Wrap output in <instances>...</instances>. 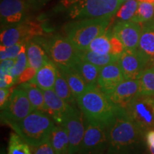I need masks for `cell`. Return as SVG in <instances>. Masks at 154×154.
<instances>
[{"mask_svg": "<svg viewBox=\"0 0 154 154\" xmlns=\"http://www.w3.org/2000/svg\"><path fill=\"white\" fill-rule=\"evenodd\" d=\"M139 1L138 0H128L123 4L121 8L119 9L116 16L117 21H131L134 17L137 11Z\"/></svg>", "mask_w": 154, "mask_h": 154, "instance_id": "31", "label": "cell"}, {"mask_svg": "<svg viewBox=\"0 0 154 154\" xmlns=\"http://www.w3.org/2000/svg\"><path fill=\"white\" fill-rule=\"evenodd\" d=\"M14 88H3L0 89V107L3 108L8 101Z\"/></svg>", "mask_w": 154, "mask_h": 154, "instance_id": "38", "label": "cell"}, {"mask_svg": "<svg viewBox=\"0 0 154 154\" xmlns=\"http://www.w3.org/2000/svg\"><path fill=\"white\" fill-rule=\"evenodd\" d=\"M123 4L122 0H61L57 8L73 20L112 18Z\"/></svg>", "mask_w": 154, "mask_h": 154, "instance_id": "2", "label": "cell"}, {"mask_svg": "<svg viewBox=\"0 0 154 154\" xmlns=\"http://www.w3.org/2000/svg\"><path fill=\"white\" fill-rule=\"evenodd\" d=\"M8 154H32L30 146L17 134H11L9 137Z\"/></svg>", "mask_w": 154, "mask_h": 154, "instance_id": "30", "label": "cell"}, {"mask_svg": "<svg viewBox=\"0 0 154 154\" xmlns=\"http://www.w3.org/2000/svg\"><path fill=\"white\" fill-rule=\"evenodd\" d=\"M51 0H27L29 5L35 9H38L45 6Z\"/></svg>", "mask_w": 154, "mask_h": 154, "instance_id": "40", "label": "cell"}, {"mask_svg": "<svg viewBox=\"0 0 154 154\" xmlns=\"http://www.w3.org/2000/svg\"><path fill=\"white\" fill-rule=\"evenodd\" d=\"M109 146L107 128L101 125L86 121V130L80 154H101Z\"/></svg>", "mask_w": 154, "mask_h": 154, "instance_id": "11", "label": "cell"}, {"mask_svg": "<svg viewBox=\"0 0 154 154\" xmlns=\"http://www.w3.org/2000/svg\"><path fill=\"white\" fill-rule=\"evenodd\" d=\"M58 69L60 71L65 79L66 80L75 99H77L79 96L82 95L88 87L87 84L74 66L70 68Z\"/></svg>", "mask_w": 154, "mask_h": 154, "instance_id": "21", "label": "cell"}, {"mask_svg": "<svg viewBox=\"0 0 154 154\" xmlns=\"http://www.w3.org/2000/svg\"><path fill=\"white\" fill-rule=\"evenodd\" d=\"M142 26L132 21H117L113 26L112 33L121 40L126 50H136L139 44Z\"/></svg>", "mask_w": 154, "mask_h": 154, "instance_id": "14", "label": "cell"}, {"mask_svg": "<svg viewBox=\"0 0 154 154\" xmlns=\"http://www.w3.org/2000/svg\"><path fill=\"white\" fill-rule=\"evenodd\" d=\"M8 125L32 148L49 140L55 126L51 117L39 110H34L22 120Z\"/></svg>", "mask_w": 154, "mask_h": 154, "instance_id": "3", "label": "cell"}, {"mask_svg": "<svg viewBox=\"0 0 154 154\" xmlns=\"http://www.w3.org/2000/svg\"><path fill=\"white\" fill-rule=\"evenodd\" d=\"M50 140L56 154H69L68 134L62 126H55L50 136Z\"/></svg>", "mask_w": 154, "mask_h": 154, "instance_id": "23", "label": "cell"}, {"mask_svg": "<svg viewBox=\"0 0 154 154\" xmlns=\"http://www.w3.org/2000/svg\"><path fill=\"white\" fill-rule=\"evenodd\" d=\"M111 30L107 29L103 34L93 40L87 49L99 54H111Z\"/></svg>", "mask_w": 154, "mask_h": 154, "instance_id": "27", "label": "cell"}, {"mask_svg": "<svg viewBox=\"0 0 154 154\" xmlns=\"http://www.w3.org/2000/svg\"><path fill=\"white\" fill-rule=\"evenodd\" d=\"M146 138L148 146L154 148V129L148 131L146 134Z\"/></svg>", "mask_w": 154, "mask_h": 154, "instance_id": "41", "label": "cell"}, {"mask_svg": "<svg viewBox=\"0 0 154 154\" xmlns=\"http://www.w3.org/2000/svg\"><path fill=\"white\" fill-rule=\"evenodd\" d=\"M154 17V4L139 2L134 17L131 21L137 23H146L152 20Z\"/></svg>", "mask_w": 154, "mask_h": 154, "instance_id": "29", "label": "cell"}, {"mask_svg": "<svg viewBox=\"0 0 154 154\" xmlns=\"http://www.w3.org/2000/svg\"><path fill=\"white\" fill-rule=\"evenodd\" d=\"M141 131L126 109L118 107L114 119L107 128L109 148L117 151L132 145L137 141Z\"/></svg>", "mask_w": 154, "mask_h": 154, "instance_id": "5", "label": "cell"}, {"mask_svg": "<svg viewBox=\"0 0 154 154\" xmlns=\"http://www.w3.org/2000/svg\"><path fill=\"white\" fill-rule=\"evenodd\" d=\"M82 111L74 106L63 119L62 126L68 134L69 140V154H76L79 151L86 126L84 125Z\"/></svg>", "mask_w": 154, "mask_h": 154, "instance_id": "10", "label": "cell"}, {"mask_svg": "<svg viewBox=\"0 0 154 154\" xmlns=\"http://www.w3.org/2000/svg\"><path fill=\"white\" fill-rule=\"evenodd\" d=\"M0 87L3 88H10L15 83L14 78L10 74H7L3 76H1L0 79Z\"/></svg>", "mask_w": 154, "mask_h": 154, "instance_id": "39", "label": "cell"}, {"mask_svg": "<svg viewBox=\"0 0 154 154\" xmlns=\"http://www.w3.org/2000/svg\"><path fill=\"white\" fill-rule=\"evenodd\" d=\"M153 18H154V17H153ZM153 20H154V19H153Z\"/></svg>", "mask_w": 154, "mask_h": 154, "instance_id": "46", "label": "cell"}, {"mask_svg": "<svg viewBox=\"0 0 154 154\" xmlns=\"http://www.w3.org/2000/svg\"><path fill=\"white\" fill-rule=\"evenodd\" d=\"M125 109L142 131L154 129V96L140 94Z\"/></svg>", "mask_w": 154, "mask_h": 154, "instance_id": "8", "label": "cell"}, {"mask_svg": "<svg viewBox=\"0 0 154 154\" xmlns=\"http://www.w3.org/2000/svg\"><path fill=\"white\" fill-rule=\"evenodd\" d=\"M36 72H37V70L33 68V67L28 66L27 68L25 69L24 72L20 74V76L17 78L16 83L17 84H23V83L29 82L34 78V76H35L36 74Z\"/></svg>", "mask_w": 154, "mask_h": 154, "instance_id": "35", "label": "cell"}, {"mask_svg": "<svg viewBox=\"0 0 154 154\" xmlns=\"http://www.w3.org/2000/svg\"><path fill=\"white\" fill-rule=\"evenodd\" d=\"M19 87L22 88L26 94L34 110H39L46 113L47 108H46L44 92L41 88L30 82L21 84Z\"/></svg>", "mask_w": 154, "mask_h": 154, "instance_id": "22", "label": "cell"}, {"mask_svg": "<svg viewBox=\"0 0 154 154\" xmlns=\"http://www.w3.org/2000/svg\"><path fill=\"white\" fill-rule=\"evenodd\" d=\"M141 95L154 96V69L148 67L138 79Z\"/></svg>", "mask_w": 154, "mask_h": 154, "instance_id": "28", "label": "cell"}, {"mask_svg": "<svg viewBox=\"0 0 154 154\" xmlns=\"http://www.w3.org/2000/svg\"><path fill=\"white\" fill-rule=\"evenodd\" d=\"M127 1H128V0H122V2H127Z\"/></svg>", "mask_w": 154, "mask_h": 154, "instance_id": "45", "label": "cell"}, {"mask_svg": "<svg viewBox=\"0 0 154 154\" xmlns=\"http://www.w3.org/2000/svg\"><path fill=\"white\" fill-rule=\"evenodd\" d=\"M43 29L34 22L24 21L19 24L2 29L1 46L9 47L20 42H27L36 36H42Z\"/></svg>", "mask_w": 154, "mask_h": 154, "instance_id": "9", "label": "cell"}, {"mask_svg": "<svg viewBox=\"0 0 154 154\" xmlns=\"http://www.w3.org/2000/svg\"><path fill=\"white\" fill-rule=\"evenodd\" d=\"M57 72V66L50 60L37 70L34 78L29 82L35 84L42 91L54 89Z\"/></svg>", "mask_w": 154, "mask_h": 154, "instance_id": "18", "label": "cell"}, {"mask_svg": "<svg viewBox=\"0 0 154 154\" xmlns=\"http://www.w3.org/2000/svg\"><path fill=\"white\" fill-rule=\"evenodd\" d=\"M33 39L41 44L50 60L58 69L73 67L79 61V51L66 36L55 35L42 37L40 36Z\"/></svg>", "mask_w": 154, "mask_h": 154, "instance_id": "6", "label": "cell"}, {"mask_svg": "<svg viewBox=\"0 0 154 154\" xmlns=\"http://www.w3.org/2000/svg\"><path fill=\"white\" fill-rule=\"evenodd\" d=\"M149 151L150 154H154V148L149 147Z\"/></svg>", "mask_w": 154, "mask_h": 154, "instance_id": "44", "label": "cell"}, {"mask_svg": "<svg viewBox=\"0 0 154 154\" xmlns=\"http://www.w3.org/2000/svg\"><path fill=\"white\" fill-rule=\"evenodd\" d=\"M54 90L57 95L61 98L63 101H66L67 103L72 106H76V102H77L76 99H75L74 94H72V90L69 87L66 80L65 79V78L59 69H58L57 79H56Z\"/></svg>", "mask_w": 154, "mask_h": 154, "instance_id": "26", "label": "cell"}, {"mask_svg": "<svg viewBox=\"0 0 154 154\" xmlns=\"http://www.w3.org/2000/svg\"><path fill=\"white\" fill-rule=\"evenodd\" d=\"M124 79V74L118 60L101 67L96 85L103 93L109 96Z\"/></svg>", "mask_w": 154, "mask_h": 154, "instance_id": "15", "label": "cell"}, {"mask_svg": "<svg viewBox=\"0 0 154 154\" xmlns=\"http://www.w3.org/2000/svg\"><path fill=\"white\" fill-rule=\"evenodd\" d=\"M15 59H5L1 61V76L7 74H10L11 69L15 63Z\"/></svg>", "mask_w": 154, "mask_h": 154, "instance_id": "37", "label": "cell"}, {"mask_svg": "<svg viewBox=\"0 0 154 154\" xmlns=\"http://www.w3.org/2000/svg\"><path fill=\"white\" fill-rule=\"evenodd\" d=\"M26 42H20L11 47H6L1 46L0 48V59L1 61L5 59H15L18 57L19 53Z\"/></svg>", "mask_w": 154, "mask_h": 154, "instance_id": "33", "label": "cell"}, {"mask_svg": "<svg viewBox=\"0 0 154 154\" xmlns=\"http://www.w3.org/2000/svg\"><path fill=\"white\" fill-rule=\"evenodd\" d=\"M74 67L83 77L88 86L96 85L99 78L100 69L99 67L88 61L79 59V61L74 65Z\"/></svg>", "mask_w": 154, "mask_h": 154, "instance_id": "24", "label": "cell"}, {"mask_svg": "<svg viewBox=\"0 0 154 154\" xmlns=\"http://www.w3.org/2000/svg\"><path fill=\"white\" fill-rule=\"evenodd\" d=\"M111 54H113L117 57H120L124 51L126 50L124 45L119 38L115 36L111 32Z\"/></svg>", "mask_w": 154, "mask_h": 154, "instance_id": "34", "label": "cell"}, {"mask_svg": "<svg viewBox=\"0 0 154 154\" xmlns=\"http://www.w3.org/2000/svg\"><path fill=\"white\" fill-rule=\"evenodd\" d=\"M149 67H151V68H153L154 69V57L151 59V61H150Z\"/></svg>", "mask_w": 154, "mask_h": 154, "instance_id": "42", "label": "cell"}, {"mask_svg": "<svg viewBox=\"0 0 154 154\" xmlns=\"http://www.w3.org/2000/svg\"><path fill=\"white\" fill-rule=\"evenodd\" d=\"M149 59L138 49L125 50L119 58L125 79H138L149 64Z\"/></svg>", "mask_w": 154, "mask_h": 154, "instance_id": "12", "label": "cell"}, {"mask_svg": "<svg viewBox=\"0 0 154 154\" xmlns=\"http://www.w3.org/2000/svg\"><path fill=\"white\" fill-rule=\"evenodd\" d=\"M33 154H56L50 138L41 145L33 148Z\"/></svg>", "mask_w": 154, "mask_h": 154, "instance_id": "36", "label": "cell"}, {"mask_svg": "<svg viewBox=\"0 0 154 154\" xmlns=\"http://www.w3.org/2000/svg\"><path fill=\"white\" fill-rule=\"evenodd\" d=\"M77 104L88 122L108 128L114 119L118 107L97 85H89L76 99Z\"/></svg>", "mask_w": 154, "mask_h": 154, "instance_id": "1", "label": "cell"}, {"mask_svg": "<svg viewBox=\"0 0 154 154\" xmlns=\"http://www.w3.org/2000/svg\"><path fill=\"white\" fill-rule=\"evenodd\" d=\"M139 2H149L154 4V0H138Z\"/></svg>", "mask_w": 154, "mask_h": 154, "instance_id": "43", "label": "cell"}, {"mask_svg": "<svg viewBox=\"0 0 154 154\" xmlns=\"http://www.w3.org/2000/svg\"><path fill=\"white\" fill-rule=\"evenodd\" d=\"M111 18L84 19L74 20L64 26L66 37L79 51L87 49L96 37L108 29Z\"/></svg>", "mask_w": 154, "mask_h": 154, "instance_id": "4", "label": "cell"}, {"mask_svg": "<svg viewBox=\"0 0 154 154\" xmlns=\"http://www.w3.org/2000/svg\"><path fill=\"white\" fill-rule=\"evenodd\" d=\"M140 94L138 79H124L107 96L113 104L125 109L131 101Z\"/></svg>", "mask_w": 154, "mask_h": 154, "instance_id": "16", "label": "cell"}, {"mask_svg": "<svg viewBox=\"0 0 154 154\" xmlns=\"http://www.w3.org/2000/svg\"><path fill=\"white\" fill-rule=\"evenodd\" d=\"M138 49L149 61L154 57V20L143 23L142 25Z\"/></svg>", "mask_w": 154, "mask_h": 154, "instance_id": "19", "label": "cell"}, {"mask_svg": "<svg viewBox=\"0 0 154 154\" xmlns=\"http://www.w3.org/2000/svg\"><path fill=\"white\" fill-rule=\"evenodd\" d=\"M79 54L81 59L93 63L99 67H103L109 63L117 61L119 58V57L111 54H99L90 51L89 49L79 51Z\"/></svg>", "mask_w": 154, "mask_h": 154, "instance_id": "25", "label": "cell"}, {"mask_svg": "<svg viewBox=\"0 0 154 154\" xmlns=\"http://www.w3.org/2000/svg\"><path fill=\"white\" fill-rule=\"evenodd\" d=\"M43 92L47 108L46 113L51 116L57 124L61 125L64 117L74 106L63 101L54 89L45 90Z\"/></svg>", "mask_w": 154, "mask_h": 154, "instance_id": "17", "label": "cell"}, {"mask_svg": "<svg viewBox=\"0 0 154 154\" xmlns=\"http://www.w3.org/2000/svg\"><path fill=\"white\" fill-rule=\"evenodd\" d=\"M26 45V44L23 47L21 52L19 53L18 57L16 58L14 66L11 70L10 74L14 78L15 83H16L17 78L29 66Z\"/></svg>", "mask_w": 154, "mask_h": 154, "instance_id": "32", "label": "cell"}, {"mask_svg": "<svg viewBox=\"0 0 154 154\" xmlns=\"http://www.w3.org/2000/svg\"><path fill=\"white\" fill-rule=\"evenodd\" d=\"M26 55L29 66L38 70L41 67L50 61L47 52L40 44L34 39L26 42Z\"/></svg>", "mask_w": 154, "mask_h": 154, "instance_id": "20", "label": "cell"}, {"mask_svg": "<svg viewBox=\"0 0 154 154\" xmlns=\"http://www.w3.org/2000/svg\"><path fill=\"white\" fill-rule=\"evenodd\" d=\"M27 0H1L0 17L2 29L19 24L26 19Z\"/></svg>", "mask_w": 154, "mask_h": 154, "instance_id": "13", "label": "cell"}, {"mask_svg": "<svg viewBox=\"0 0 154 154\" xmlns=\"http://www.w3.org/2000/svg\"><path fill=\"white\" fill-rule=\"evenodd\" d=\"M34 111L26 94L18 86L13 89L8 101L1 109V121L7 125L17 122Z\"/></svg>", "mask_w": 154, "mask_h": 154, "instance_id": "7", "label": "cell"}]
</instances>
